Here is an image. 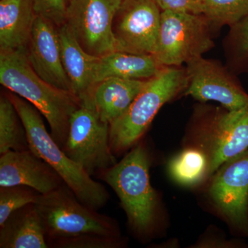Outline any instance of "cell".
Here are the masks:
<instances>
[{"instance_id":"obj_24","label":"cell","mask_w":248,"mask_h":248,"mask_svg":"<svg viewBox=\"0 0 248 248\" xmlns=\"http://www.w3.org/2000/svg\"><path fill=\"white\" fill-rule=\"evenodd\" d=\"M42 194L27 186H0V226L14 212L35 203Z\"/></svg>"},{"instance_id":"obj_18","label":"cell","mask_w":248,"mask_h":248,"mask_svg":"<svg viewBox=\"0 0 248 248\" xmlns=\"http://www.w3.org/2000/svg\"><path fill=\"white\" fill-rule=\"evenodd\" d=\"M63 68L71 82L72 91L82 102L94 87L93 70L97 57L86 53L66 24L58 28Z\"/></svg>"},{"instance_id":"obj_27","label":"cell","mask_w":248,"mask_h":248,"mask_svg":"<svg viewBox=\"0 0 248 248\" xmlns=\"http://www.w3.org/2000/svg\"><path fill=\"white\" fill-rule=\"evenodd\" d=\"M161 11L203 15L204 0H155Z\"/></svg>"},{"instance_id":"obj_12","label":"cell","mask_w":248,"mask_h":248,"mask_svg":"<svg viewBox=\"0 0 248 248\" xmlns=\"http://www.w3.org/2000/svg\"><path fill=\"white\" fill-rule=\"evenodd\" d=\"M210 194L227 218L248 234V149L222 165Z\"/></svg>"},{"instance_id":"obj_8","label":"cell","mask_w":248,"mask_h":248,"mask_svg":"<svg viewBox=\"0 0 248 248\" xmlns=\"http://www.w3.org/2000/svg\"><path fill=\"white\" fill-rule=\"evenodd\" d=\"M123 0H68L66 24L83 49L95 57L117 50L112 23Z\"/></svg>"},{"instance_id":"obj_5","label":"cell","mask_w":248,"mask_h":248,"mask_svg":"<svg viewBox=\"0 0 248 248\" xmlns=\"http://www.w3.org/2000/svg\"><path fill=\"white\" fill-rule=\"evenodd\" d=\"M46 241L83 234L120 236L117 222L81 203L66 184L41 195L35 203Z\"/></svg>"},{"instance_id":"obj_4","label":"cell","mask_w":248,"mask_h":248,"mask_svg":"<svg viewBox=\"0 0 248 248\" xmlns=\"http://www.w3.org/2000/svg\"><path fill=\"white\" fill-rule=\"evenodd\" d=\"M113 189L134 231L147 234L154 226L157 200L150 183L149 161L141 145L135 147L120 162L99 172Z\"/></svg>"},{"instance_id":"obj_21","label":"cell","mask_w":248,"mask_h":248,"mask_svg":"<svg viewBox=\"0 0 248 248\" xmlns=\"http://www.w3.org/2000/svg\"><path fill=\"white\" fill-rule=\"evenodd\" d=\"M208 161L205 154L197 149L185 150L171 161L170 173L173 179L184 186L200 183L208 174Z\"/></svg>"},{"instance_id":"obj_17","label":"cell","mask_w":248,"mask_h":248,"mask_svg":"<svg viewBox=\"0 0 248 248\" xmlns=\"http://www.w3.org/2000/svg\"><path fill=\"white\" fill-rule=\"evenodd\" d=\"M36 17L32 0H1L0 51L27 48Z\"/></svg>"},{"instance_id":"obj_14","label":"cell","mask_w":248,"mask_h":248,"mask_svg":"<svg viewBox=\"0 0 248 248\" xmlns=\"http://www.w3.org/2000/svg\"><path fill=\"white\" fill-rule=\"evenodd\" d=\"M63 184L56 171L31 150L10 151L0 156V186H27L45 195Z\"/></svg>"},{"instance_id":"obj_6","label":"cell","mask_w":248,"mask_h":248,"mask_svg":"<svg viewBox=\"0 0 248 248\" xmlns=\"http://www.w3.org/2000/svg\"><path fill=\"white\" fill-rule=\"evenodd\" d=\"M211 27L203 15L161 12L159 40L154 56L163 67H179L215 46Z\"/></svg>"},{"instance_id":"obj_20","label":"cell","mask_w":248,"mask_h":248,"mask_svg":"<svg viewBox=\"0 0 248 248\" xmlns=\"http://www.w3.org/2000/svg\"><path fill=\"white\" fill-rule=\"evenodd\" d=\"M27 130L7 94L0 97V155L10 151H29Z\"/></svg>"},{"instance_id":"obj_28","label":"cell","mask_w":248,"mask_h":248,"mask_svg":"<svg viewBox=\"0 0 248 248\" xmlns=\"http://www.w3.org/2000/svg\"><path fill=\"white\" fill-rule=\"evenodd\" d=\"M65 1H66V2H67V1H68V0H65Z\"/></svg>"},{"instance_id":"obj_13","label":"cell","mask_w":248,"mask_h":248,"mask_svg":"<svg viewBox=\"0 0 248 248\" xmlns=\"http://www.w3.org/2000/svg\"><path fill=\"white\" fill-rule=\"evenodd\" d=\"M27 57L32 69L42 79L59 89L73 93L62 63L58 28L42 16L36 17Z\"/></svg>"},{"instance_id":"obj_2","label":"cell","mask_w":248,"mask_h":248,"mask_svg":"<svg viewBox=\"0 0 248 248\" xmlns=\"http://www.w3.org/2000/svg\"><path fill=\"white\" fill-rule=\"evenodd\" d=\"M8 95L27 130L31 151L56 171L81 203L95 210L103 208L109 199L105 187L67 156L47 131L40 111L16 93Z\"/></svg>"},{"instance_id":"obj_22","label":"cell","mask_w":248,"mask_h":248,"mask_svg":"<svg viewBox=\"0 0 248 248\" xmlns=\"http://www.w3.org/2000/svg\"><path fill=\"white\" fill-rule=\"evenodd\" d=\"M223 49L230 71L236 76L248 73V16L231 26Z\"/></svg>"},{"instance_id":"obj_23","label":"cell","mask_w":248,"mask_h":248,"mask_svg":"<svg viewBox=\"0 0 248 248\" xmlns=\"http://www.w3.org/2000/svg\"><path fill=\"white\" fill-rule=\"evenodd\" d=\"M203 15L213 31L231 27L248 16V0H204Z\"/></svg>"},{"instance_id":"obj_16","label":"cell","mask_w":248,"mask_h":248,"mask_svg":"<svg viewBox=\"0 0 248 248\" xmlns=\"http://www.w3.org/2000/svg\"><path fill=\"white\" fill-rule=\"evenodd\" d=\"M164 67L154 55L126 52H111L97 57L93 70L94 85L108 78L146 80L157 74Z\"/></svg>"},{"instance_id":"obj_1","label":"cell","mask_w":248,"mask_h":248,"mask_svg":"<svg viewBox=\"0 0 248 248\" xmlns=\"http://www.w3.org/2000/svg\"><path fill=\"white\" fill-rule=\"evenodd\" d=\"M0 83L40 111L48 121L52 137L63 148L72 115L81 107L79 98L42 79L31 66L27 48L0 51Z\"/></svg>"},{"instance_id":"obj_7","label":"cell","mask_w":248,"mask_h":248,"mask_svg":"<svg viewBox=\"0 0 248 248\" xmlns=\"http://www.w3.org/2000/svg\"><path fill=\"white\" fill-rule=\"evenodd\" d=\"M62 150L91 176L117 164L110 148V125L83 105L72 115Z\"/></svg>"},{"instance_id":"obj_11","label":"cell","mask_w":248,"mask_h":248,"mask_svg":"<svg viewBox=\"0 0 248 248\" xmlns=\"http://www.w3.org/2000/svg\"><path fill=\"white\" fill-rule=\"evenodd\" d=\"M200 115V126L211 140L210 175L222 165L248 149V108L236 110L212 109Z\"/></svg>"},{"instance_id":"obj_19","label":"cell","mask_w":248,"mask_h":248,"mask_svg":"<svg viewBox=\"0 0 248 248\" xmlns=\"http://www.w3.org/2000/svg\"><path fill=\"white\" fill-rule=\"evenodd\" d=\"M0 248H49L35 203L28 204L14 212L0 226Z\"/></svg>"},{"instance_id":"obj_26","label":"cell","mask_w":248,"mask_h":248,"mask_svg":"<svg viewBox=\"0 0 248 248\" xmlns=\"http://www.w3.org/2000/svg\"><path fill=\"white\" fill-rule=\"evenodd\" d=\"M37 16H42L57 27L66 24L67 5L65 0H32Z\"/></svg>"},{"instance_id":"obj_15","label":"cell","mask_w":248,"mask_h":248,"mask_svg":"<svg viewBox=\"0 0 248 248\" xmlns=\"http://www.w3.org/2000/svg\"><path fill=\"white\" fill-rule=\"evenodd\" d=\"M147 81L115 78L102 80L94 85L81 105L93 109L110 125L128 110Z\"/></svg>"},{"instance_id":"obj_25","label":"cell","mask_w":248,"mask_h":248,"mask_svg":"<svg viewBox=\"0 0 248 248\" xmlns=\"http://www.w3.org/2000/svg\"><path fill=\"white\" fill-rule=\"evenodd\" d=\"M47 243L53 248H118L124 245L120 236L91 234L48 240Z\"/></svg>"},{"instance_id":"obj_10","label":"cell","mask_w":248,"mask_h":248,"mask_svg":"<svg viewBox=\"0 0 248 248\" xmlns=\"http://www.w3.org/2000/svg\"><path fill=\"white\" fill-rule=\"evenodd\" d=\"M188 85L185 91L200 102L215 101L228 110L248 108V94L237 76L221 62L201 56L186 63Z\"/></svg>"},{"instance_id":"obj_3","label":"cell","mask_w":248,"mask_h":248,"mask_svg":"<svg viewBox=\"0 0 248 248\" xmlns=\"http://www.w3.org/2000/svg\"><path fill=\"white\" fill-rule=\"evenodd\" d=\"M188 78L185 69L164 67L148 79L123 115L110 124V145L114 154L133 146L143 136L158 111L166 102L185 91Z\"/></svg>"},{"instance_id":"obj_9","label":"cell","mask_w":248,"mask_h":248,"mask_svg":"<svg viewBox=\"0 0 248 248\" xmlns=\"http://www.w3.org/2000/svg\"><path fill=\"white\" fill-rule=\"evenodd\" d=\"M161 12L155 0H123L112 23L117 50L154 55Z\"/></svg>"}]
</instances>
